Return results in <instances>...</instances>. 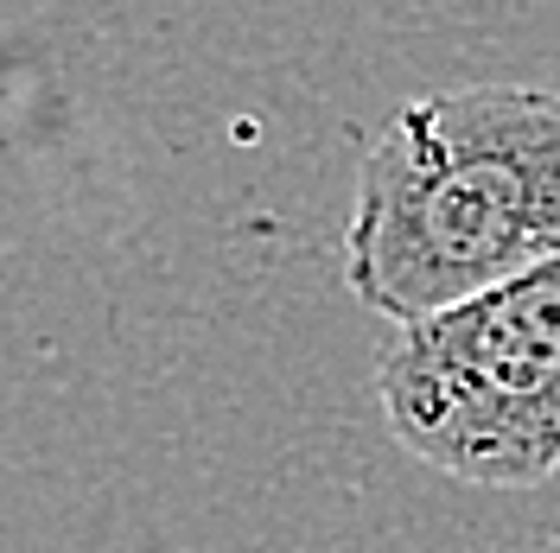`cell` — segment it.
Returning a JSON list of instances; mask_svg holds the SVG:
<instances>
[{"label": "cell", "mask_w": 560, "mask_h": 553, "mask_svg": "<svg viewBox=\"0 0 560 553\" xmlns=\"http://www.w3.org/2000/svg\"><path fill=\"white\" fill-rule=\"evenodd\" d=\"M560 255V90L458 83L401 103L357 160L345 280L420 325Z\"/></svg>", "instance_id": "cell-1"}, {"label": "cell", "mask_w": 560, "mask_h": 553, "mask_svg": "<svg viewBox=\"0 0 560 553\" xmlns=\"http://www.w3.org/2000/svg\"><path fill=\"white\" fill-rule=\"evenodd\" d=\"M376 401L427 471L528 490L560 471V255L465 306L401 325L376 356Z\"/></svg>", "instance_id": "cell-2"}]
</instances>
